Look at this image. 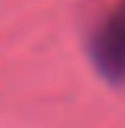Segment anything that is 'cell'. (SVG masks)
Instances as JSON below:
<instances>
[{"label":"cell","mask_w":125,"mask_h":128,"mask_svg":"<svg viewBox=\"0 0 125 128\" xmlns=\"http://www.w3.org/2000/svg\"><path fill=\"white\" fill-rule=\"evenodd\" d=\"M90 61L106 83L112 86L125 83V0H119L96 22L90 35Z\"/></svg>","instance_id":"6da1fadb"}]
</instances>
